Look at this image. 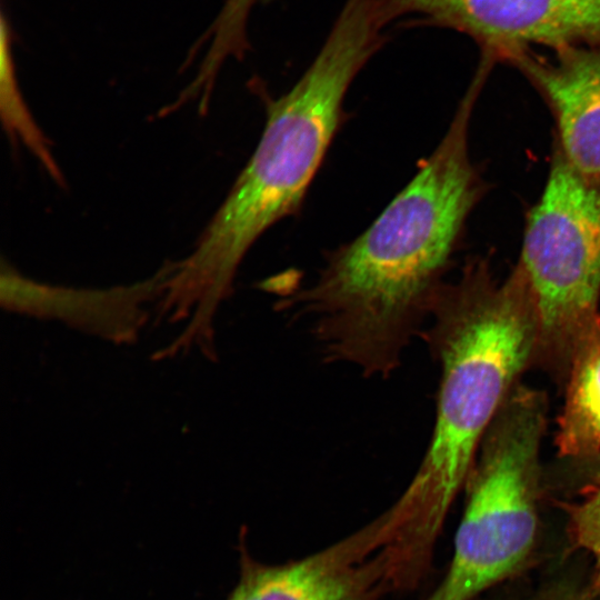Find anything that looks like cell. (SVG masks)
<instances>
[{
	"label": "cell",
	"instance_id": "cell-9",
	"mask_svg": "<svg viewBox=\"0 0 600 600\" xmlns=\"http://www.w3.org/2000/svg\"><path fill=\"white\" fill-rule=\"evenodd\" d=\"M168 273L169 262H166L146 280L86 289L39 282L3 262L1 306L12 312L59 320L114 343H131L149 318L144 304L160 298Z\"/></svg>",
	"mask_w": 600,
	"mask_h": 600
},
{
	"label": "cell",
	"instance_id": "cell-1",
	"mask_svg": "<svg viewBox=\"0 0 600 600\" xmlns=\"http://www.w3.org/2000/svg\"><path fill=\"white\" fill-rule=\"evenodd\" d=\"M487 78L474 73L438 146L377 219L329 251L311 283L280 294L277 309L308 324L326 363L389 378L420 337L486 192L469 128Z\"/></svg>",
	"mask_w": 600,
	"mask_h": 600
},
{
	"label": "cell",
	"instance_id": "cell-14",
	"mask_svg": "<svg viewBox=\"0 0 600 600\" xmlns=\"http://www.w3.org/2000/svg\"><path fill=\"white\" fill-rule=\"evenodd\" d=\"M561 600H582V598L580 597V594H573V596L564 597Z\"/></svg>",
	"mask_w": 600,
	"mask_h": 600
},
{
	"label": "cell",
	"instance_id": "cell-3",
	"mask_svg": "<svg viewBox=\"0 0 600 600\" xmlns=\"http://www.w3.org/2000/svg\"><path fill=\"white\" fill-rule=\"evenodd\" d=\"M538 332L536 302L518 263L498 279L488 258L472 257L439 289L419 337L440 373L433 429L416 473L391 504L419 557L431 560L486 431L534 367Z\"/></svg>",
	"mask_w": 600,
	"mask_h": 600
},
{
	"label": "cell",
	"instance_id": "cell-11",
	"mask_svg": "<svg viewBox=\"0 0 600 600\" xmlns=\"http://www.w3.org/2000/svg\"><path fill=\"white\" fill-rule=\"evenodd\" d=\"M0 104L4 128L11 140L23 143L54 181L63 184L62 173L52 157L49 141L31 117L19 90L11 51V32L1 20Z\"/></svg>",
	"mask_w": 600,
	"mask_h": 600
},
{
	"label": "cell",
	"instance_id": "cell-7",
	"mask_svg": "<svg viewBox=\"0 0 600 600\" xmlns=\"http://www.w3.org/2000/svg\"><path fill=\"white\" fill-rule=\"evenodd\" d=\"M396 528L383 511L341 540L298 560L264 563L241 554L226 600H382L407 590Z\"/></svg>",
	"mask_w": 600,
	"mask_h": 600
},
{
	"label": "cell",
	"instance_id": "cell-10",
	"mask_svg": "<svg viewBox=\"0 0 600 600\" xmlns=\"http://www.w3.org/2000/svg\"><path fill=\"white\" fill-rule=\"evenodd\" d=\"M557 419L554 444L560 458L600 454V327L577 348Z\"/></svg>",
	"mask_w": 600,
	"mask_h": 600
},
{
	"label": "cell",
	"instance_id": "cell-8",
	"mask_svg": "<svg viewBox=\"0 0 600 600\" xmlns=\"http://www.w3.org/2000/svg\"><path fill=\"white\" fill-rule=\"evenodd\" d=\"M540 93L556 122L553 146L580 173L600 179V46L533 50L507 59Z\"/></svg>",
	"mask_w": 600,
	"mask_h": 600
},
{
	"label": "cell",
	"instance_id": "cell-13",
	"mask_svg": "<svg viewBox=\"0 0 600 600\" xmlns=\"http://www.w3.org/2000/svg\"><path fill=\"white\" fill-rule=\"evenodd\" d=\"M582 480L590 487H600V454L584 458L579 463Z\"/></svg>",
	"mask_w": 600,
	"mask_h": 600
},
{
	"label": "cell",
	"instance_id": "cell-2",
	"mask_svg": "<svg viewBox=\"0 0 600 600\" xmlns=\"http://www.w3.org/2000/svg\"><path fill=\"white\" fill-rule=\"evenodd\" d=\"M376 0H346L317 56L286 93L272 98L251 83L264 104L266 123L249 161L193 250L172 261L161 308L213 329L250 248L273 224L298 214L338 131L348 116L347 92L388 39Z\"/></svg>",
	"mask_w": 600,
	"mask_h": 600
},
{
	"label": "cell",
	"instance_id": "cell-6",
	"mask_svg": "<svg viewBox=\"0 0 600 600\" xmlns=\"http://www.w3.org/2000/svg\"><path fill=\"white\" fill-rule=\"evenodd\" d=\"M382 24L432 26L471 38L481 59L541 46H600V0H377Z\"/></svg>",
	"mask_w": 600,
	"mask_h": 600
},
{
	"label": "cell",
	"instance_id": "cell-5",
	"mask_svg": "<svg viewBox=\"0 0 600 600\" xmlns=\"http://www.w3.org/2000/svg\"><path fill=\"white\" fill-rule=\"evenodd\" d=\"M517 263L538 313L533 368L562 390L577 348L600 327V179L577 171L554 146Z\"/></svg>",
	"mask_w": 600,
	"mask_h": 600
},
{
	"label": "cell",
	"instance_id": "cell-12",
	"mask_svg": "<svg viewBox=\"0 0 600 600\" xmlns=\"http://www.w3.org/2000/svg\"><path fill=\"white\" fill-rule=\"evenodd\" d=\"M578 503H566L568 530L573 544L587 550L594 560L590 586L582 592L587 600H600V487L586 491Z\"/></svg>",
	"mask_w": 600,
	"mask_h": 600
},
{
	"label": "cell",
	"instance_id": "cell-4",
	"mask_svg": "<svg viewBox=\"0 0 600 600\" xmlns=\"http://www.w3.org/2000/svg\"><path fill=\"white\" fill-rule=\"evenodd\" d=\"M544 391L520 382L486 431L467 478L466 508L441 583L426 600H472L533 550L543 487Z\"/></svg>",
	"mask_w": 600,
	"mask_h": 600
}]
</instances>
